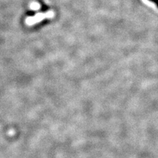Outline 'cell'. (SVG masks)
<instances>
[{
    "mask_svg": "<svg viewBox=\"0 0 158 158\" xmlns=\"http://www.w3.org/2000/svg\"><path fill=\"white\" fill-rule=\"evenodd\" d=\"M149 1H151V2H153V3H154V4L156 5L157 7L158 8V0H149Z\"/></svg>",
    "mask_w": 158,
    "mask_h": 158,
    "instance_id": "obj_3",
    "label": "cell"
},
{
    "mask_svg": "<svg viewBox=\"0 0 158 158\" xmlns=\"http://www.w3.org/2000/svg\"><path fill=\"white\" fill-rule=\"evenodd\" d=\"M55 16V12L52 10L47 11L45 13H38L34 16L28 17L25 19V24L28 26H32L42 21L44 19H52Z\"/></svg>",
    "mask_w": 158,
    "mask_h": 158,
    "instance_id": "obj_1",
    "label": "cell"
},
{
    "mask_svg": "<svg viewBox=\"0 0 158 158\" xmlns=\"http://www.w3.org/2000/svg\"><path fill=\"white\" fill-rule=\"evenodd\" d=\"M29 8L31 9V10H33V11H38L40 9V5L38 4V2H32L29 5Z\"/></svg>",
    "mask_w": 158,
    "mask_h": 158,
    "instance_id": "obj_2",
    "label": "cell"
}]
</instances>
